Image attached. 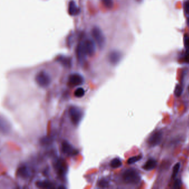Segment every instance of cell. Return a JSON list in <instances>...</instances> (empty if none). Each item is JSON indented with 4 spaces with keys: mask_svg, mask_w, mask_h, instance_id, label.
<instances>
[{
    "mask_svg": "<svg viewBox=\"0 0 189 189\" xmlns=\"http://www.w3.org/2000/svg\"><path fill=\"white\" fill-rule=\"evenodd\" d=\"M91 35L98 48L100 49H104L106 45L107 39L104 33L101 28L97 26L93 27L91 29Z\"/></svg>",
    "mask_w": 189,
    "mask_h": 189,
    "instance_id": "obj_1",
    "label": "cell"
},
{
    "mask_svg": "<svg viewBox=\"0 0 189 189\" xmlns=\"http://www.w3.org/2000/svg\"><path fill=\"white\" fill-rule=\"evenodd\" d=\"M122 179L127 184H136L140 182V175L136 170L128 169L122 174Z\"/></svg>",
    "mask_w": 189,
    "mask_h": 189,
    "instance_id": "obj_2",
    "label": "cell"
},
{
    "mask_svg": "<svg viewBox=\"0 0 189 189\" xmlns=\"http://www.w3.org/2000/svg\"><path fill=\"white\" fill-rule=\"evenodd\" d=\"M35 81L41 88H47L51 83V77L45 71H40L36 74Z\"/></svg>",
    "mask_w": 189,
    "mask_h": 189,
    "instance_id": "obj_3",
    "label": "cell"
},
{
    "mask_svg": "<svg viewBox=\"0 0 189 189\" xmlns=\"http://www.w3.org/2000/svg\"><path fill=\"white\" fill-rule=\"evenodd\" d=\"M69 115L72 123L77 126L82 120L84 113L83 111L78 107L72 106L69 109Z\"/></svg>",
    "mask_w": 189,
    "mask_h": 189,
    "instance_id": "obj_4",
    "label": "cell"
},
{
    "mask_svg": "<svg viewBox=\"0 0 189 189\" xmlns=\"http://www.w3.org/2000/svg\"><path fill=\"white\" fill-rule=\"evenodd\" d=\"M82 46L87 56L91 57L94 55L96 52V43L94 39H86L81 42Z\"/></svg>",
    "mask_w": 189,
    "mask_h": 189,
    "instance_id": "obj_5",
    "label": "cell"
},
{
    "mask_svg": "<svg viewBox=\"0 0 189 189\" xmlns=\"http://www.w3.org/2000/svg\"><path fill=\"white\" fill-rule=\"evenodd\" d=\"M163 139V133L161 131H155L148 139V145L151 147H156L161 143Z\"/></svg>",
    "mask_w": 189,
    "mask_h": 189,
    "instance_id": "obj_6",
    "label": "cell"
},
{
    "mask_svg": "<svg viewBox=\"0 0 189 189\" xmlns=\"http://www.w3.org/2000/svg\"><path fill=\"white\" fill-rule=\"evenodd\" d=\"M85 79L83 77L77 73H72L69 76L68 83L73 87H77L81 85L84 83Z\"/></svg>",
    "mask_w": 189,
    "mask_h": 189,
    "instance_id": "obj_7",
    "label": "cell"
},
{
    "mask_svg": "<svg viewBox=\"0 0 189 189\" xmlns=\"http://www.w3.org/2000/svg\"><path fill=\"white\" fill-rule=\"evenodd\" d=\"M108 61L112 65H117L123 58V54L118 50H113L108 55Z\"/></svg>",
    "mask_w": 189,
    "mask_h": 189,
    "instance_id": "obj_8",
    "label": "cell"
},
{
    "mask_svg": "<svg viewBox=\"0 0 189 189\" xmlns=\"http://www.w3.org/2000/svg\"><path fill=\"white\" fill-rule=\"evenodd\" d=\"M62 152L68 156H73L77 154L78 151L75 150L74 147L67 141H63L62 143Z\"/></svg>",
    "mask_w": 189,
    "mask_h": 189,
    "instance_id": "obj_9",
    "label": "cell"
},
{
    "mask_svg": "<svg viewBox=\"0 0 189 189\" xmlns=\"http://www.w3.org/2000/svg\"><path fill=\"white\" fill-rule=\"evenodd\" d=\"M68 12L71 16H75L80 13V8L75 1L71 0L69 1L68 6Z\"/></svg>",
    "mask_w": 189,
    "mask_h": 189,
    "instance_id": "obj_10",
    "label": "cell"
},
{
    "mask_svg": "<svg viewBox=\"0 0 189 189\" xmlns=\"http://www.w3.org/2000/svg\"><path fill=\"white\" fill-rule=\"evenodd\" d=\"M76 55H77V57L78 60L79 62L80 63H83L85 61L87 55L83 49L81 42L79 43L77 46V49H76Z\"/></svg>",
    "mask_w": 189,
    "mask_h": 189,
    "instance_id": "obj_11",
    "label": "cell"
},
{
    "mask_svg": "<svg viewBox=\"0 0 189 189\" xmlns=\"http://www.w3.org/2000/svg\"><path fill=\"white\" fill-rule=\"evenodd\" d=\"M56 59L57 62H59L66 68H71L72 66V59L66 55H59Z\"/></svg>",
    "mask_w": 189,
    "mask_h": 189,
    "instance_id": "obj_12",
    "label": "cell"
},
{
    "mask_svg": "<svg viewBox=\"0 0 189 189\" xmlns=\"http://www.w3.org/2000/svg\"><path fill=\"white\" fill-rule=\"evenodd\" d=\"M17 175L23 179H26L29 175L28 169L25 165L20 166L17 170Z\"/></svg>",
    "mask_w": 189,
    "mask_h": 189,
    "instance_id": "obj_13",
    "label": "cell"
},
{
    "mask_svg": "<svg viewBox=\"0 0 189 189\" xmlns=\"http://www.w3.org/2000/svg\"><path fill=\"white\" fill-rule=\"evenodd\" d=\"M157 165V162L156 160L153 159H150L147 161L145 164L144 165V169L147 170V171H150L151 170L154 169Z\"/></svg>",
    "mask_w": 189,
    "mask_h": 189,
    "instance_id": "obj_14",
    "label": "cell"
},
{
    "mask_svg": "<svg viewBox=\"0 0 189 189\" xmlns=\"http://www.w3.org/2000/svg\"><path fill=\"white\" fill-rule=\"evenodd\" d=\"M36 185L39 188L43 189H52L53 187L52 184L47 181H38L36 183Z\"/></svg>",
    "mask_w": 189,
    "mask_h": 189,
    "instance_id": "obj_15",
    "label": "cell"
},
{
    "mask_svg": "<svg viewBox=\"0 0 189 189\" xmlns=\"http://www.w3.org/2000/svg\"><path fill=\"white\" fill-rule=\"evenodd\" d=\"M122 165V162L120 159L119 158H114L113 159L111 160V166L113 168H118L120 167Z\"/></svg>",
    "mask_w": 189,
    "mask_h": 189,
    "instance_id": "obj_16",
    "label": "cell"
},
{
    "mask_svg": "<svg viewBox=\"0 0 189 189\" xmlns=\"http://www.w3.org/2000/svg\"><path fill=\"white\" fill-rule=\"evenodd\" d=\"M57 167V170L58 171V174L61 176H64L65 174V168L64 167V166L62 164V162H58V163L56 165Z\"/></svg>",
    "mask_w": 189,
    "mask_h": 189,
    "instance_id": "obj_17",
    "label": "cell"
},
{
    "mask_svg": "<svg viewBox=\"0 0 189 189\" xmlns=\"http://www.w3.org/2000/svg\"><path fill=\"white\" fill-rule=\"evenodd\" d=\"M85 94V89L83 88L79 87L75 89L74 95L76 98H82Z\"/></svg>",
    "mask_w": 189,
    "mask_h": 189,
    "instance_id": "obj_18",
    "label": "cell"
},
{
    "mask_svg": "<svg viewBox=\"0 0 189 189\" xmlns=\"http://www.w3.org/2000/svg\"><path fill=\"white\" fill-rule=\"evenodd\" d=\"M180 168V164L179 163H176L173 167V173H172V178L173 179H175L176 177L177 174L179 173V171Z\"/></svg>",
    "mask_w": 189,
    "mask_h": 189,
    "instance_id": "obj_19",
    "label": "cell"
},
{
    "mask_svg": "<svg viewBox=\"0 0 189 189\" xmlns=\"http://www.w3.org/2000/svg\"><path fill=\"white\" fill-rule=\"evenodd\" d=\"M103 5L106 8L108 9H111L113 6V0H101Z\"/></svg>",
    "mask_w": 189,
    "mask_h": 189,
    "instance_id": "obj_20",
    "label": "cell"
},
{
    "mask_svg": "<svg viewBox=\"0 0 189 189\" xmlns=\"http://www.w3.org/2000/svg\"><path fill=\"white\" fill-rule=\"evenodd\" d=\"M142 158V157L141 155H138V156H134V157H131L127 161L128 164H133L134 163H137L138 161L141 160Z\"/></svg>",
    "mask_w": 189,
    "mask_h": 189,
    "instance_id": "obj_21",
    "label": "cell"
},
{
    "mask_svg": "<svg viewBox=\"0 0 189 189\" xmlns=\"http://www.w3.org/2000/svg\"><path fill=\"white\" fill-rule=\"evenodd\" d=\"M182 93H183L182 87L180 85H176L174 91V93L176 97H180L181 95L182 94Z\"/></svg>",
    "mask_w": 189,
    "mask_h": 189,
    "instance_id": "obj_22",
    "label": "cell"
},
{
    "mask_svg": "<svg viewBox=\"0 0 189 189\" xmlns=\"http://www.w3.org/2000/svg\"><path fill=\"white\" fill-rule=\"evenodd\" d=\"M109 185V184L108 182L104 179H102L101 180H100L98 183V186L102 188H105V187H108Z\"/></svg>",
    "mask_w": 189,
    "mask_h": 189,
    "instance_id": "obj_23",
    "label": "cell"
},
{
    "mask_svg": "<svg viewBox=\"0 0 189 189\" xmlns=\"http://www.w3.org/2000/svg\"><path fill=\"white\" fill-rule=\"evenodd\" d=\"M184 44L186 49H189V36H186L185 37Z\"/></svg>",
    "mask_w": 189,
    "mask_h": 189,
    "instance_id": "obj_24",
    "label": "cell"
},
{
    "mask_svg": "<svg viewBox=\"0 0 189 189\" xmlns=\"http://www.w3.org/2000/svg\"><path fill=\"white\" fill-rule=\"evenodd\" d=\"M184 10L187 14L189 15V1H187L184 3Z\"/></svg>",
    "mask_w": 189,
    "mask_h": 189,
    "instance_id": "obj_25",
    "label": "cell"
},
{
    "mask_svg": "<svg viewBox=\"0 0 189 189\" xmlns=\"http://www.w3.org/2000/svg\"><path fill=\"white\" fill-rule=\"evenodd\" d=\"M184 61L189 63V49H186V52L184 55Z\"/></svg>",
    "mask_w": 189,
    "mask_h": 189,
    "instance_id": "obj_26",
    "label": "cell"
},
{
    "mask_svg": "<svg viewBox=\"0 0 189 189\" xmlns=\"http://www.w3.org/2000/svg\"><path fill=\"white\" fill-rule=\"evenodd\" d=\"M181 186V182L179 180H176L175 182L174 185V189H179Z\"/></svg>",
    "mask_w": 189,
    "mask_h": 189,
    "instance_id": "obj_27",
    "label": "cell"
},
{
    "mask_svg": "<svg viewBox=\"0 0 189 189\" xmlns=\"http://www.w3.org/2000/svg\"><path fill=\"white\" fill-rule=\"evenodd\" d=\"M187 23H188V25H189V16L188 18H187Z\"/></svg>",
    "mask_w": 189,
    "mask_h": 189,
    "instance_id": "obj_28",
    "label": "cell"
},
{
    "mask_svg": "<svg viewBox=\"0 0 189 189\" xmlns=\"http://www.w3.org/2000/svg\"><path fill=\"white\" fill-rule=\"evenodd\" d=\"M188 90H189V87H188Z\"/></svg>",
    "mask_w": 189,
    "mask_h": 189,
    "instance_id": "obj_29",
    "label": "cell"
}]
</instances>
